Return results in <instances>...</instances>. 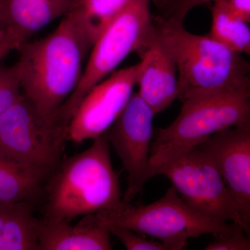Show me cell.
Here are the masks:
<instances>
[{
	"label": "cell",
	"mask_w": 250,
	"mask_h": 250,
	"mask_svg": "<svg viewBox=\"0 0 250 250\" xmlns=\"http://www.w3.org/2000/svg\"><path fill=\"white\" fill-rule=\"evenodd\" d=\"M150 1L131 0L100 34L90 49L80 83L59 110V123L67 126L89 90L116 71L130 54L142 47L152 29Z\"/></svg>",
	"instance_id": "6"
},
{
	"label": "cell",
	"mask_w": 250,
	"mask_h": 250,
	"mask_svg": "<svg viewBox=\"0 0 250 250\" xmlns=\"http://www.w3.org/2000/svg\"><path fill=\"white\" fill-rule=\"evenodd\" d=\"M154 116L139 94L133 93L108 130L110 143L128 174V187L122 200L125 203H130L156 175L149 163Z\"/></svg>",
	"instance_id": "9"
},
{
	"label": "cell",
	"mask_w": 250,
	"mask_h": 250,
	"mask_svg": "<svg viewBox=\"0 0 250 250\" xmlns=\"http://www.w3.org/2000/svg\"><path fill=\"white\" fill-rule=\"evenodd\" d=\"M47 174L0 150V202L31 201Z\"/></svg>",
	"instance_id": "15"
},
{
	"label": "cell",
	"mask_w": 250,
	"mask_h": 250,
	"mask_svg": "<svg viewBox=\"0 0 250 250\" xmlns=\"http://www.w3.org/2000/svg\"><path fill=\"white\" fill-rule=\"evenodd\" d=\"M106 227H108L111 234L117 237L126 250H167V248L161 242L149 241L129 229L118 225Z\"/></svg>",
	"instance_id": "19"
},
{
	"label": "cell",
	"mask_w": 250,
	"mask_h": 250,
	"mask_svg": "<svg viewBox=\"0 0 250 250\" xmlns=\"http://www.w3.org/2000/svg\"><path fill=\"white\" fill-rule=\"evenodd\" d=\"M22 95L15 65L3 68L0 78V115L11 107Z\"/></svg>",
	"instance_id": "18"
},
{
	"label": "cell",
	"mask_w": 250,
	"mask_h": 250,
	"mask_svg": "<svg viewBox=\"0 0 250 250\" xmlns=\"http://www.w3.org/2000/svg\"><path fill=\"white\" fill-rule=\"evenodd\" d=\"M209 157L250 223V122L225 128L199 145Z\"/></svg>",
	"instance_id": "11"
},
{
	"label": "cell",
	"mask_w": 250,
	"mask_h": 250,
	"mask_svg": "<svg viewBox=\"0 0 250 250\" xmlns=\"http://www.w3.org/2000/svg\"><path fill=\"white\" fill-rule=\"evenodd\" d=\"M90 49L72 11L48 35L18 48L21 91L47 121L60 124L57 114L80 83Z\"/></svg>",
	"instance_id": "1"
},
{
	"label": "cell",
	"mask_w": 250,
	"mask_h": 250,
	"mask_svg": "<svg viewBox=\"0 0 250 250\" xmlns=\"http://www.w3.org/2000/svg\"><path fill=\"white\" fill-rule=\"evenodd\" d=\"M210 12L211 27L208 35L234 52L250 54L249 23L233 14L226 0L213 2Z\"/></svg>",
	"instance_id": "16"
},
{
	"label": "cell",
	"mask_w": 250,
	"mask_h": 250,
	"mask_svg": "<svg viewBox=\"0 0 250 250\" xmlns=\"http://www.w3.org/2000/svg\"><path fill=\"white\" fill-rule=\"evenodd\" d=\"M13 202H0V250H1V239L4 233L5 226L9 217L11 204Z\"/></svg>",
	"instance_id": "24"
},
{
	"label": "cell",
	"mask_w": 250,
	"mask_h": 250,
	"mask_svg": "<svg viewBox=\"0 0 250 250\" xmlns=\"http://www.w3.org/2000/svg\"><path fill=\"white\" fill-rule=\"evenodd\" d=\"M152 34L170 54L178 73V98L250 89L249 62L209 35L187 31L183 22L153 19Z\"/></svg>",
	"instance_id": "2"
},
{
	"label": "cell",
	"mask_w": 250,
	"mask_h": 250,
	"mask_svg": "<svg viewBox=\"0 0 250 250\" xmlns=\"http://www.w3.org/2000/svg\"><path fill=\"white\" fill-rule=\"evenodd\" d=\"M67 128L41 116L22 93L0 115V150L48 174L57 167Z\"/></svg>",
	"instance_id": "8"
},
{
	"label": "cell",
	"mask_w": 250,
	"mask_h": 250,
	"mask_svg": "<svg viewBox=\"0 0 250 250\" xmlns=\"http://www.w3.org/2000/svg\"><path fill=\"white\" fill-rule=\"evenodd\" d=\"M21 43L16 36L6 29L0 33V62L14 49H18Z\"/></svg>",
	"instance_id": "22"
},
{
	"label": "cell",
	"mask_w": 250,
	"mask_h": 250,
	"mask_svg": "<svg viewBox=\"0 0 250 250\" xmlns=\"http://www.w3.org/2000/svg\"><path fill=\"white\" fill-rule=\"evenodd\" d=\"M138 52L141 61L136 78L137 93L156 115L178 98L177 67L152 31Z\"/></svg>",
	"instance_id": "12"
},
{
	"label": "cell",
	"mask_w": 250,
	"mask_h": 250,
	"mask_svg": "<svg viewBox=\"0 0 250 250\" xmlns=\"http://www.w3.org/2000/svg\"><path fill=\"white\" fill-rule=\"evenodd\" d=\"M138 71L139 62L116 70L93 87L69 121L67 139L82 143L108 131L131 98Z\"/></svg>",
	"instance_id": "10"
},
{
	"label": "cell",
	"mask_w": 250,
	"mask_h": 250,
	"mask_svg": "<svg viewBox=\"0 0 250 250\" xmlns=\"http://www.w3.org/2000/svg\"><path fill=\"white\" fill-rule=\"evenodd\" d=\"M3 67H0V78H1V75H2Z\"/></svg>",
	"instance_id": "26"
},
{
	"label": "cell",
	"mask_w": 250,
	"mask_h": 250,
	"mask_svg": "<svg viewBox=\"0 0 250 250\" xmlns=\"http://www.w3.org/2000/svg\"><path fill=\"white\" fill-rule=\"evenodd\" d=\"M131 0H79L72 10L77 24L90 45L121 14Z\"/></svg>",
	"instance_id": "17"
},
{
	"label": "cell",
	"mask_w": 250,
	"mask_h": 250,
	"mask_svg": "<svg viewBox=\"0 0 250 250\" xmlns=\"http://www.w3.org/2000/svg\"><path fill=\"white\" fill-rule=\"evenodd\" d=\"M156 174L167 177L192 209L216 221H231L250 236V224L236 199L209 157L198 148L157 169Z\"/></svg>",
	"instance_id": "7"
},
{
	"label": "cell",
	"mask_w": 250,
	"mask_h": 250,
	"mask_svg": "<svg viewBox=\"0 0 250 250\" xmlns=\"http://www.w3.org/2000/svg\"><path fill=\"white\" fill-rule=\"evenodd\" d=\"M97 221L105 226L118 225L136 233L157 238L167 250H180L189 238L232 231L238 226L216 221L200 214L183 201L173 187L160 200L146 206L123 201L115 208L95 213Z\"/></svg>",
	"instance_id": "5"
},
{
	"label": "cell",
	"mask_w": 250,
	"mask_h": 250,
	"mask_svg": "<svg viewBox=\"0 0 250 250\" xmlns=\"http://www.w3.org/2000/svg\"><path fill=\"white\" fill-rule=\"evenodd\" d=\"M230 10L248 23L250 22V0H226Z\"/></svg>",
	"instance_id": "23"
},
{
	"label": "cell",
	"mask_w": 250,
	"mask_h": 250,
	"mask_svg": "<svg viewBox=\"0 0 250 250\" xmlns=\"http://www.w3.org/2000/svg\"><path fill=\"white\" fill-rule=\"evenodd\" d=\"M205 250H250V236L241 227L232 231L220 233Z\"/></svg>",
	"instance_id": "20"
},
{
	"label": "cell",
	"mask_w": 250,
	"mask_h": 250,
	"mask_svg": "<svg viewBox=\"0 0 250 250\" xmlns=\"http://www.w3.org/2000/svg\"><path fill=\"white\" fill-rule=\"evenodd\" d=\"M5 27L4 21H3L2 12H1V0H0V33L6 29Z\"/></svg>",
	"instance_id": "25"
},
{
	"label": "cell",
	"mask_w": 250,
	"mask_h": 250,
	"mask_svg": "<svg viewBox=\"0 0 250 250\" xmlns=\"http://www.w3.org/2000/svg\"><path fill=\"white\" fill-rule=\"evenodd\" d=\"M163 1V0H156V1Z\"/></svg>",
	"instance_id": "27"
},
{
	"label": "cell",
	"mask_w": 250,
	"mask_h": 250,
	"mask_svg": "<svg viewBox=\"0 0 250 250\" xmlns=\"http://www.w3.org/2000/svg\"><path fill=\"white\" fill-rule=\"evenodd\" d=\"M83 152L67 158L47 187L45 218L70 223L121 203L119 179L112 166L108 131Z\"/></svg>",
	"instance_id": "3"
},
{
	"label": "cell",
	"mask_w": 250,
	"mask_h": 250,
	"mask_svg": "<svg viewBox=\"0 0 250 250\" xmlns=\"http://www.w3.org/2000/svg\"><path fill=\"white\" fill-rule=\"evenodd\" d=\"M79 0H1L3 21L6 29L22 45L59 18H63Z\"/></svg>",
	"instance_id": "14"
},
{
	"label": "cell",
	"mask_w": 250,
	"mask_h": 250,
	"mask_svg": "<svg viewBox=\"0 0 250 250\" xmlns=\"http://www.w3.org/2000/svg\"><path fill=\"white\" fill-rule=\"evenodd\" d=\"M111 235L108 227L99 223L95 214L85 215L75 225L62 220H39V250H110Z\"/></svg>",
	"instance_id": "13"
},
{
	"label": "cell",
	"mask_w": 250,
	"mask_h": 250,
	"mask_svg": "<svg viewBox=\"0 0 250 250\" xmlns=\"http://www.w3.org/2000/svg\"><path fill=\"white\" fill-rule=\"evenodd\" d=\"M250 89H242L198 95L182 102L175 120L156 131L149 154L155 172L220 130L250 122Z\"/></svg>",
	"instance_id": "4"
},
{
	"label": "cell",
	"mask_w": 250,
	"mask_h": 250,
	"mask_svg": "<svg viewBox=\"0 0 250 250\" xmlns=\"http://www.w3.org/2000/svg\"><path fill=\"white\" fill-rule=\"evenodd\" d=\"M218 0H163L156 1L162 11L161 17L183 22L187 15L197 6Z\"/></svg>",
	"instance_id": "21"
}]
</instances>
